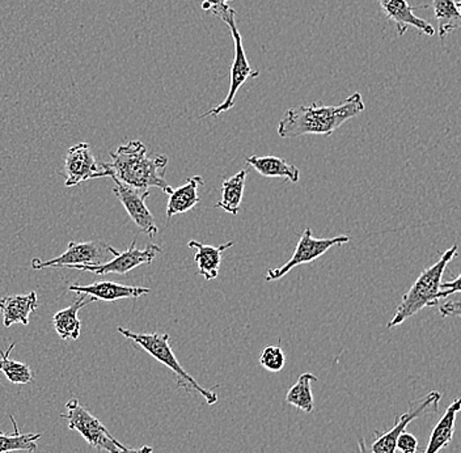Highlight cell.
<instances>
[{"label": "cell", "mask_w": 461, "mask_h": 453, "mask_svg": "<svg viewBox=\"0 0 461 453\" xmlns=\"http://www.w3.org/2000/svg\"><path fill=\"white\" fill-rule=\"evenodd\" d=\"M111 156L112 163H103L101 168L112 180L121 181L142 192H149V187H158L167 195L172 192L173 187L164 178L168 166L167 156H149L140 140L122 144Z\"/></svg>", "instance_id": "6da1fadb"}, {"label": "cell", "mask_w": 461, "mask_h": 453, "mask_svg": "<svg viewBox=\"0 0 461 453\" xmlns=\"http://www.w3.org/2000/svg\"><path fill=\"white\" fill-rule=\"evenodd\" d=\"M365 109L366 105L359 92H354L339 106L320 105L317 103L294 106L287 109L279 121L278 135L287 140L310 134L331 135Z\"/></svg>", "instance_id": "7a4b0ae2"}, {"label": "cell", "mask_w": 461, "mask_h": 453, "mask_svg": "<svg viewBox=\"0 0 461 453\" xmlns=\"http://www.w3.org/2000/svg\"><path fill=\"white\" fill-rule=\"evenodd\" d=\"M457 255H459V245L454 244L442 253L434 265L420 273L416 282L403 294L402 302L397 305L396 313L388 322V329L403 324L406 320L416 316L423 308H434L439 304L443 276L449 262L456 258Z\"/></svg>", "instance_id": "3957f363"}, {"label": "cell", "mask_w": 461, "mask_h": 453, "mask_svg": "<svg viewBox=\"0 0 461 453\" xmlns=\"http://www.w3.org/2000/svg\"><path fill=\"white\" fill-rule=\"evenodd\" d=\"M118 333L122 334L126 339L132 340L135 345L142 348L147 354L151 355L158 363L171 369L173 374L177 376L178 386H183L185 391H194L206 400L207 405H215L218 403V396L215 392L203 388L192 375L187 374L185 368L181 366L173 353L171 348V339L168 333H135L129 329L118 326Z\"/></svg>", "instance_id": "277c9868"}, {"label": "cell", "mask_w": 461, "mask_h": 453, "mask_svg": "<svg viewBox=\"0 0 461 453\" xmlns=\"http://www.w3.org/2000/svg\"><path fill=\"white\" fill-rule=\"evenodd\" d=\"M216 17H219L221 22L226 23L227 27L230 28L233 43H235V57H233L232 68H230V89L226 99L221 101V104H219L214 109H210L209 112L202 114L200 118L210 117V115L216 117V115L224 113V112H229L230 109L235 106L236 95H238L241 86H244L248 79L259 77L258 70L250 68L249 62H248L243 37H241L238 24H236V11L229 5V7L224 8V10L216 14Z\"/></svg>", "instance_id": "5b68a950"}, {"label": "cell", "mask_w": 461, "mask_h": 453, "mask_svg": "<svg viewBox=\"0 0 461 453\" xmlns=\"http://www.w3.org/2000/svg\"><path fill=\"white\" fill-rule=\"evenodd\" d=\"M66 409L68 412L60 417L68 421V429L79 432L92 448L109 453H118L122 448L123 444L115 439L95 415L83 408L77 398L68 401Z\"/></svg>", "instance_id": "8992f818"}, {"label": "cell", "mask_w": 461, "mask_h": 453, "mask_svg": "<svg viewBox=\"0 0 461 453\" xmlns=\"http://www.w3.org/2000/svg\"><path fill=\"white\" fill-rule=\"evenodd\" d=\"M350 241V238L346 235L336 236V238L316 239L313 238L312 230L310 227L305 228L299 239L294 255L288 259L286 264L276 269L267 270L265 276V281L273 282L284 278L286 274L301 265L311 264L316 261L320 257L324 256L331 248L337 245H344Z\"/></svg>", "instance_id": "52a82bcc"}, {"label": "cell", "mask_w": 461, "mask_h": 453, "mask_svg": "<svg viewBox=\"0 0 461 453\" xmlns=\"http://www.w3.org/2000/svg\"><path fill=\"white\" fill-rule=\"evenodd\" d=\"M440 400H442L440 392L431 391L430 394L420 398L416 403H411V406H409V411L402 412V414L396 418V422H394L391 430L377 435L373 446H371V452L396 453L397 439L405 431L409 423L413 422L417 418L423 417V415L438 412V408H439L438 405H439Z\"/></svg>", "instance_id": "ba28073f"}, {"label": "cell", "mask_w": 461, "mask_h": 453, "mask_svg": "<svg viewBox=\"0 0 461 453\" xmlns=\"http://www.w3.org/2000/svg\"><path fill=\"white\" fill-rule=\"evenodd\" d=\"M109 252L114 256L111 261L105 264L96 265H77L72 267L71 269L89 271V273L96 274V276H105V274H128L129 271L137 269L142 265L152 264L158 253L161 252V248L157 244H149L144 249L137 248V241H132L131 245L125 250L120 253L114 249L113 247L109 245Z\"/></svg>", "instance_id": "9c48e42d"}, {"label": "cell", "mask_w": 461, "mask_h": 453, "mask_svg": "<svg viewBox=\"0 0 461 453\" xmlns=\"http://www.w3.org/2000/svg\"><path fill=\"white\" fill-rule=\"evenodd\" d=\"M109 252V245L100 241L68 242V249L56 258L42 261L40 258L32 259V269L42 270L50 267H68L77 265L101 264L104 253ZM111 253V252H109Z\"/></svg>", "instance_id": "30bf717a"}, {"label": "cell", "mask_w": 461, "mask_h": 453, "mask_svg": "<svg viewBox=\"0 0 461 453\" xmlns=\"http://www.w3.org/2000/svg\"><path fill=\"white\" fill-rule=\"evenodd\" d=\"M113 181L114 195L122 204L130 219L134 222L135 226L140 228V232L146 233L149 238H154L158 232V228L154 215L146 206V199L149 198V192H142L118 180Z\"/></svg>", "instance_id": "8fae6325"}, {"label": "cell", "mask_w": 461, "mask_h": 453, "mask_svg": "<svg viewBox=\"0 0 461 453\" xmlns=\"http://www.w3.org/2000/svg\"><path fill=\"white\" fill-rule=\"evenodd\" d=\"M65 175L66 187L77 186L92 178L108 177L86 143L75 144L68 149L65 158Z\"/></svg>", "instance_id": "7c38bea8"}, {"label": "cell", "mask_w": 461, "mask_h": 453, "mask_svg": "<svg viewBox=\"0 0 461 453\" xmlns=\"http://www.w3.org/2000/svg\"><path fill=\"white\" fill-rule=\"evenodd\" d=\"M379 3L385 17L396 25L399 36H403L408 28L417 29L423 36H434L435 29L430 23L425 22L414 14L416 8H428V5L413 7L409 5L408 0H379Z\"/></svg>", "instance_id": "4fadbf2b"}, {"label": "cell", "mask_w": 461, "mask_h": 453, "mask_svg": "<svg viewBox=\"0 0 461 453\" xmlns=\"http://www.w3.org/2000/svg\"><path fill=\"white\" fill-rule=\"evenodd\" d=\"M68 291L88 295L95 300H101V302L138 299L151 293V290L147 287H135V285L115 284V282H96V284L86 285H72L68 287Z\"/></svg>", "instance_id": "5bb4252c"}, {"label": "cell", "mask_w": 461, "mask_h": 453, "mask_svg": "<svg viewBox=\"0 0 461 453\" xmlns=\"http://www.w3.org/2000/svg\"><path fill=\"white\" fill-rule=\"evenodd\" d=\"M39 308V298L34 291L27 295H11L0 299L3 324L10 328L14 324L28 325L32 312Z\"/></svg>", "instance_id": "9a60e30c"}, {"label": "cell", "mask_w": 461, "mask_h": 453, "mask_svg": "<svg viewBox=\"0 0 461 453\" xmlns=\"http://www.w3.org/2000/svg\"><path fill=\"white\" fill-rule=\"evenodd\" d=\"M187 247L195 249L194 261L198 267V274L206 281H212V279L218 278L221 256L229 248L233 247V241L214 247V245L202 244V242L192 240L187 242Z\"/></svg>", "instance_id": "2e32d148"}, {"label": "cell", "mask_w": 461, "mask_h": 453, "mask_svg": "<svg viewBox=\"0 0 461 453\" xmlns=\"http://www.w3.org/2000/svg\"><path fill=\"white\" fill-rule=\"evenodd\" d=\"M96 302L91 296L85 295L80 296L77 300H75L70 307L63 308V310L58 311L53 316V326L56 329L58 336L60 340H77L80 337V331H82V322H80L77 313L89 303Z\"/></svg>", "instance_id": "e0dca14e"}, {"label": "cell", "mask_w": 461, "mask_h": 453, "mask_svg": "<svg viewBox=\"0 0 461 453\" xmlns=\"http://www.w3.org/2000/svg\"><path fill=\"white\" fill-rule=\"evenodd\" d=\"M461 412V397L455 398L451 405L447 408L445 414L439 422L432 429L430 439L425 453H439L454 439L455 429H456L457 414Z\"/></svg>", "instance_id": "ac0fdd59"}, {"label": "cell", "mask_w": 461, "mask_h": 453, "mask_svg": "<svg viewBox=\"0 0 461 453\" xmlns=\"http://www.w3.org/2000/svg\"><path fill=\"white\" fill-rule=\"evenodd\" d=\"M248 166L258 170L262 177L287 178L293 184L301 180V170L278 156H249L245 159Z\"/></svg>", "instance_id": "d6986e66"}, {"label": "cell", "mask_w": 461, "mask_h": 453, "mask_svg": "<svg viewBox=\"0 0 461 453\" xmlns=\"http://www.w3.org/2000/svg\"><path fill=\"white\" fill-rule=\"evenodd\" d=\"M201 185H203V178L201 176H193V177L187 178L185 184L181 185L177 189H173L168 195L167 219L194 209L200 204L198 187Z\"/></svg>", "instance_id": "ffe728a7"}, {"label": "cell", "mask_w": 461, "mask_h": 453, "mask_svg": "<svg viewBox=\"0 0 461 453\" xmlns=\"http://www.w3.org/2000/svg\"><path fill=\"white\" fill-rule=\"evenodd\" d=\"M247 175L248 169H241L235 173L232 177L223 181V184H221V198L215 204L216 209H221L233 216L240 213Z\"/></svg>", "instance_id": "44dd1931"}, {"label": "cell", "mask_w": 461, "mask_h": 453, "mask_svg": "<svg viewBox=\"0 0 461 453\" xmlns=\"http://www.w3.org/2000/svg\"><path fill=\"white\" fill-rule=\"evenodd\" d=\"M317 382V376L311 372H304L299 376L298 382L288 389L286 403L305 412H312L313 403L312 383Z\"/></svg>", "instance_id": "7402d4cb"}, {"label": "cell", "mask_w": 461, "mask_h": 453, "mask_svg": "<svg viewBox=\"0 0 461 453\" xmlns=\"http://www.w3.org/2000/svg\"><path fill=\"white\" fill-rule=\"evenodd\" d=\"M431 7L438 22L440 40H445L451 32L461 27V17L455 0H432Z\"/></svg>", "instance_id": "603a6c76"}, {"label": "cell", "mask_w": 461, "mask_h": 453, "mask_svg": "<svg viewBox=\"0 0 461 453\" xmlns=\"http://www.w3.org/2000/svg\"><path fill=\"white\" fill-rule=\"evenodd\" d=\"M14 425V432H0V453H11L16 451L34 452L37 449V440L41 434H22L16 421L10 415Z\"/></svg>", "instance_id": "cb8c5ba5"}, {"label": "cell", "mask_w": 461, "mask_h": 453, "mask_svg": "<svg viewBox=\"0 0 461 453\" xmlns=\"http://www.w3.org/2000/svg\"><path fill=\"white\" fill-rule=\"evenodd\" d=\"M14 349V343L8 346L7 350L0 354V372L7 376L13 384H29L33 382V374L29 366L24 363L11 359L10 354Z\"/></svg>", "instance_id": "d4e9b609"}, {"label": "cell", "mask_w": 461, "mask_h": 453, "mask_svg": "<svg viewBox=\"0 0 461 453\" xmlns=\"http://www.w3.org/2000/svg\"><path fill=\"white\" fill-rule=\"evenodd\" d=\"M259 365L270 372H279L286 366V355L279 346H267L259 357Z\"/></svg>", "instance_id": "484cf974"}, {"label": "cell", "mask_w": 461, "mask_h": 453, "mask_svg": "<svg viewBox=\"0 0 461 453\" xmlns=\"http://www.w3.org/2000/svg\"><path fill=\"white\" fill-rule=\"evenodd\" d=\"M396 447L402 453H416L418 451V439L413 434L403 431L397 439Z\"/></svg>", "instance_id": "4316f807"}, {"label": "cell", "mask_w": 461, "mask_h": 453, "mask_svg": "<svg viewBox=\"0 0 461 453\" xmlns=\"http://www.w3.org/2000/svg\"><path fill=\"white\" fill-rule=\"evenodd\" d=\"M455 294H461V273L455 276L452 281L442 282V285H440V300H445L448 296L455 295Z\"/></svg>", "instance_id": "83f0119b"}, {"label": "cell", "mask_w": 461, "mask_h": 453, "mask_svg": "<svg viewBox=\"0 0 461 453\" xmlns=\"http://www.w3.org/2000/svg\"><path fill=\"white\" fill-rule=\"evenodd\" d=\"M442 319L447 317H461V302H445L439 307Z\"/></svg>", "instance_id": "f1b7e54d"}, {"label": "cell", "mask_w": 461, "mask_h": 453, "mask_svg": "<svg viewBox=\"0 0 461 453\" xmlns=\"http://www.w3.org/2000/svg\"><path fill=\"white\" fill-rule=\"evenodd\" d=\"M230 2V0H202V10L216 14L229 7Z\"/></svg>", "instance_id": "f546056e"}, {"label": "cell", "mask_w": 461, "mask_h": 453, "mask_svg": "<svg viewBox=\"0 0 461 453\" xmlns=\"http://www.w3.org/2000/svg\"><path fill=\"white\" fill-rule=\"evenodd\" d=\"M154 449L149 446H142L140 448H128V447L123 446L122 448L118 451V453H152Z\"/></svg>", "instance_id": "4dcf8cb0"}, {"label": "cell", "mask_w": 461, "mask_h": 453, "mask_svg": "<svg viewBox=\"0 0 461 453\" xmlns=\"http://www.w3.org/2000/svg\"><path fill=\"white\" fill-rule=\"evenodd\" d=\"M456 7H457V11H459V14H460V17H461V0H460V2L456 3Z\"/></svg>", "instance_id": "1f68e13d"}, {"label": "cell", "mask_w": 461, "mask_h": 453, "mask_svg": "<svg viewBox=\"0 0 461 453\" xmlns=\"http://www.w3.org/2000/svg\"><path fill=\"white\" fill-rule=\"evenodd\" d=\"M230 2H232V0H230Z\"/></svg>", "instance_id": "d6a6232c"}]
</instances>
